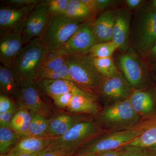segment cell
I'll return each instance as SVG.
<instances>
[{
    "instance_id": "1",
    "label": "cell",
    "mask_w": 156,
    "mask_h": 156,
    "mask_svg": "<svg viewBox=\"0 0 156 156\" xmlns=\"http://www.w3.org/2000/svg\"><path fill=\"white\" fill-rule=\"evenodd\" d=\"M85 22L84 20L73 19L64 14L50 17L39 38L47 51H57Z\"/></svg>"
},
{
    "instance_id": "2",
    "label": "cell",
    "mask_w": 156,
    "mask_h": 156,
    "mask_svg": "<svg viewBox=\"0 0 156 156\" xmlns=\"http://www.w3.org/2000/svg\"><path fill=\"white\" fill-rule=\"evenodd\" d=\"M46 51L39 38L23 47L11 68L20 85L35 82L39 64Z\"/></svg>"
},
{
    "instance_id": "3",
    "label": "cell",
    "mask_w": 156,
    "mask_h": 156,
    "mask_svg": "<svg viewBox=\"0 0 156 156\" xmlns=\"http://www.w3.org/2000/svg\"><path fill=\"white\" fill-rule=\"evenodd\" d=\"M99 129L95 124L89 121H82L73 126L61 136L50 137L49 147L65 152L69 156H74L86 141L95 136Z\"/></svg>"
},
{
    "instance_id": "4",
    "label": "cell",
    "mask_w": 156,
    "mask_h": 156,
    "mask_svg": "<svg viewBox=\"0 0 156 156\" xmlns=\"http://www.w3.org/2000/svg\"><path fill=\"white\" fill-rule=\"evenodd\" d=\"M73 82L82 89L93 90L100 87L105 77L95 68L89 55L67 56Z\"/></svg>"
},
{
    "instance_id": "5",
    "label": "cell",
    "mask_w": 156,
    "mask_h": 156,
    "mask_svg": "<svg viewBox=\"0 0 156 156\" xmlns=\"http://www.w3.org/2000/svg\"><path fill=\"white\" fill-rule=\"evenodd\" d=\"M140 134V131L135 129L114 132L92 142L86 143L77 151L76 156L121 148L128 145Z\"/></svg>"
},
{
    "instance_id": "6",
    "label": "cell",
    "mask_w": 156,
    "mask_h": 156,
    "mask_svg": "<svg viewBox=\"0 0 156 156\" xmlns=\"http://www.w3.org/2000/svg\"><path fill=\"white\" fill-rule=\"evenodd\" d=\"M99 119L107 127L124 128L136 124L140 116L132 108L128 98L112 104L104 110L99 115Z\"/></svg>"
},
{
    "instance_id": "7",
    "label": "cell",
    "mask_w": 156,
    "mask_h": 156,
    "mask_svg": "<svg viewBox=\"0 0 156 156\" xmlns=\"http://www.w3.org/2000/svg\"><path fill=\"white\" fill-rule=\"evenodd\" d=\"M134 44L141 54L148 53L156 41V12L147 10L136 18Z\"/></svg>"
},
{
    "instance_id": "8",
    "label": "cell",
    "mask_w": 156,
    "mask_h": 156,
    "mask_svg": "<svg viewBox=\"0 0 156 156\" xmlns=\"http://www.w3.org/2000/svg\"><path fill=\"white\" fill-rule=\"evenodd\" d=\"M96 43L93 25L85 22L57 51L66 56L87 55Z\"/></svg>"
},
{
    "instance_id": "9",
    "label": "cell",
    "mask_w": 156,
    "mask_h": 156,
    "mask_svg": "<svg viewBox=\"0 0 156 156\" xmlns=\"http://www.w3.org/2000/svg\"><path fill=\"white\" fill-rule=\"evenodd\" d=\"M37 5L24 7L5 6L1 8L0 9L1 36L14 33H22L27 19Z\"/></svg>"
},
{
    "instance_id": "10",
    "label": "cell",
    "mask_w": 156,
    "mask_h": 156,
    "mask_svg": "<svg viewBox=\"0 0 156 156\" xmlns=\"http://www.w3.org/2000/svg\"><path fill=\"white\" fill-rule=\"evenodd\" d=\"M99 88L104 97L114 103L128 99L132 93V86L120 73L104 79Z\"/></svg>"
},
{
    "instance_id": "11",
    "label": "cell",
    "mask_w": 156,
    "mask_h": 156,
    "mask_svg": "<svg viewBox=\"0 0 156 156\" xmlns=\"http://www.w3.org/2000/svg\"><path fill=\"white\" fill-rule=\"evenodd\" d=\"M35 83L42 92L52 98L66 93L95 97L91 93L78 87L73 81L68 80H42L36 81Z\"/></svg>"
},
{
    "instance_id": "12",
    "label": "cell",
    "mask_w": 156,
    "mask_h": 156,
    "mask_svg": "<svg viewBox=\"0 0 156 156\" xmlns=\"http://www.w3.org/2000/svg\"><path fill=\"white\" fill-rule=\"evenodd\" d=\"M22 33H14L1 36L0 62L5 67L11 69L23 48Z\"/></svg>"
},
{
    "instance_id": "13",
    "label": "cell",
    "mask_w": 156,
    "mask_h": 156,
    "mask_svg": "<svg viewBox=\"0 0 156 156\" xmlns=\"http://www.w3.org/2000/svg\"><path fill=\"white\" fill-rule=\"evenodd\" d=\"M119 62L125 79L132 87H138L144 76L143 69L138 58L134 54L126 53L121 56Z\"/></svg>"
},
{
    "instance_id": "14",
    "label": "cell",
    "mask_w": 156,
    "mask_h": 156,
    "mask_svg": "<svg viewBox=\"0 0 156 156\" xmlns=\"http://www.w3.org/2000/svg\"><path fill=\"white\" fill-rule=\"evenodd\" d=\"M17 99L20 108L26 109L34 113L40 112L44 106L37 90L35 82L21 84Z\"/></svg>"
},
{
    "instance_id": "15",
    "label": "cell",
    "mask_w": 156,
    "mask_h": 156,
    "mask_svg": "<svg viewBox=\"0 0 156 156\" xmlns=\"http://www.w3.org/2000/svg\"><path fill=\"white\" fill-rule=\"evenodd\" d=\"M118 14L113 10H107L99 15L93 24L96 41L98 43L112 41L113 30Z\"/></svg>"
},
{
    "instance_id": "16",
    "label": "cell",
    "mask_w": 156,
    "mask_h": 156,
    "mask_svg": "<svg viewBox=\"0 0 156 156\" xmlns=\"http://www.w3.org/2000/svg\"><path fill=\"white\" fill-rule=\"evenodd\" d=\"M130 15L127 11L118 14L113 30L112 41L123 50H127L129 41Z\"/></svg>"
},
{
    "instance_id": "17",
    "label": "cell",
    "mask_w": 156,
    "mask_h": 156,
    "mask_svg": "<svg viewBox=\"0 0 156 156\" xmlns=\"http://www.w3.org/2000/svg\"><path fill=\"white\" fill-rule=\"evenodd\" d=\"M50 143V137H23L8 154L18 156L21 154L40 152L48 147Z\"/></svg>"
},
{
    "instance_id": "18",
    "label": "cell",
    "mask_w": 156,
    "mask_h": 156,
    "mask_svg": "<svg viewBox=\"0 0 156 156\" xmlns=\"http://www.w3.org/2000/svg\"><path fill=\"white\" fill-rule=\"evenodd\" d=\"M81 122L79 117L74 115L61 114L53 117L49 120L48 137L61 136Z\"/></svg>"
},
{
    "instance_id": "19",
    "label": "cell",
    "mask_w": 156,
    "mask_h": 156,
    "mask_svg": "<svg viewBox=\"0 0 156 156\" xmlns=\"http://www.w3.org/2000/svg\"><path fill=\"white\" fill-rule=\"evenodd\" d=\"M0 88L2 95L18 98L20 85L11 69L0 65Z\"/></svg>"
},
{
    "instance_id": "20",
    "label": "cell",
    "mask_w": 156,
    "mask_h": 156,
    "mask_svg": "<svg viewBox=\"0 0 156 156\" xmlns=\"http://www.w3.org/2000/svg\"><path fill=\"white\" fill-rule=\"evenodd\" d=\"M129 100L132 108L138 115H148L153 110V99L150 94L145 91L135 90L131 93Z\"/></svg>"
},
{
    "instance_id": "21",
    "label": "cell",
    "mask_w": 156,
    "mask_h": 156,
    "mask_svg": "<svg viewBox=\"0 0 156 156\" xmlns=\"http://www.w3.org/2000/svg\"><path fill=\"white\" fill-rule=\"evenodd\" d=\"M67 108L72 112L87 113L92 115L96 114L99 110L95 97L78 95L73 96Z\"/></svg>"
},
{
    "instance_id": "22",
    "label": "cell",
    "mask_w": 156,
    "mask_h": 156,
    "mask_svg": "<svg viewBox=\"0 0 156 156\" xmlns=\"http://www.w3.org/2000/svg\"><path fill=\"white\" fill-rule=\"evenodd\" d=\"M67 58V56L57 51H46L39 64L36 80L38 76L43 73L61 67L66 62Z\"/></svg>"
},
{
    "instance_id": "23",
    "label": "cell",
    "mask_w": 156,
    "mask_h": 156,
    "mask_svg": "<svg viewBox=\"0 0 156 156\" xmlns=\"http://www.w3.org/2000/svg\"><path fill=\"white\" fill-rule=\"evenodd\" d=\"M32 115L26 109L20 108L14 114L11 122V128L20 136L24 137L27 134Z\"/></svg>"
},
{
    "instance_id": "24",
    "label": "cell",
    "mask_w": 156,
    "mask_h": 156,
    "mask_svg": "<svg viewBox=\"0 0 156 156\" xmlns=\"http://www.w3.org/2000/svg\"><path fill=\"white\" fill-rule=\"evenodd\" d=\"M20 136L11 128H0L1 156L9 154L19 141Z\"/></svg>"
},
{
    "instance_id": "25",
    "label": "cell",
    "mask_w": 156,
    "mask_h": 156,
    "mask_svg": "<svg viewBox=\"0 0 156 156\" xmlns=\"http://www.w3.org/2000/svg\"><path fill=\"white\" fill-rule=\"evenodd\" d=\"M49 126V120L40 114H34L32 115L28 132L24 137H48Z\"/></svg>"
},
{
    "instance_id": "26",
    "label": "cell",
    "mask_w": 156,
    "mask_h": 156,
    "mask_svg": "<svg viewBox=\"0 0 156 156\" xmlns=\"http://www.w3.org/2000/svg\"><path fill=\"white\" fill-rule=\"evenodd\" d=\"M92 13L81 0H69L64 14L73 19L85 20Z\"/></svg>"
},
{
    "instance_id": "27",
    "label": "cell",
    "mask_w": 156,
    "mask_h": 156,
    "mask_svg": "<svg viewBox=\"0 0 156 156\" xmlns=\"http://www.w3.org/2000/svg\"><path fill=\"white\" fill-rule=\"evenodd\" d=\"M156 144V124L148 128L126 146L145 148Z\"/></svg>"
},
{
    "instance_id": "28",
    "label": "cell",
    "mask_w": 156,
    "mask_h": 156,
    "mask_svg": "<svg viewBox=\"0 0 156 156\" xmlns=\"http://www.w3.org/2000/svg\"><path fill=\"white\" fill-rule=\"evenodd\" d=\"M119 47L112 41L96 43L89 51V56L93 58L112 57Z\"/></svg>"
},
{
    "instance_id": "29",
    "label": "cell",
    "mask_w": 156,
    "mask_h": 156,
    "mask_svg": "<svg viewBox=\"0 0 156 156\" xmlns=\"http://www.w3.org/2000/svg\"><path fill=\"white\" fill-rule=\"evenodd\" d=\"M92 58L96 69L104 76L111 77L120 73L112 57Z\"/></svg>"
},
{
    "instance_id": "30",
    "label": "cell",
    "mask_w": 156,
    "mask_h": 156,
    "mask_svg": "<svg viewBox=\"0 0 156 156\" xmlns=\"http://www.w3.org/2000/svg\"><path fill=\"white\" fill-rule=\"evenodd\" d=\"M66 80L72 81L67 60L61 67L43 73L37 76L36 81L42 80ZM35 81V82H36Z\"/></svg>"
},
{
    "instance_id": "31",
    "label": "cell",
    "mask_w": 156,
    "mask_h": 156,
    "mask_svg": "<svg viewBox=\"0 0 156 156\" xmlns=\"http://www.w3.org/2000/svg\"><path fill=\"white\" fill-rule=\"evenodd\" d=\"M69 0H48L46 1L50 17L64 14Z\"/></svg>"
},
{
    "instance_id": "32",
    "label": "cell",
    "mask_w": 156,
    "mask_h": 156,
    "mask_svg": "<svg viewBox=\"0 0 156 156\" xmlns=\"http://www.w3.org/2000/svg\"><path fill=\"white\" fill-rule=\"evenodd\" d=\"M42 1L40 0H7L4 1L6 6L11 7H24L36 5Z\"/></svg>"
},
{
    "instance_id": "33",
    "label": "cell",
    "mask_w": 156,
    "mask_h": 156,
    "mask_svg": "<svg viewBox=\"0 0 156 156\" xmlns=\"http://www.w3.org/2000/svg\"><path fill=\"white\" fill-rule=\"evenodd\" d=\"M74 94L72 93H66L53 98L54 103L58 107L61 108H68Z\"/></svg>"
},
{
    "instance_id": "34",
    "label": "cell",
    "mask_w": 156,
    "mask_h": 156,
    "mask_svg": "<svg viewBox=\"0 0 156 156\" xmlns=\"http://www.w3.org/2000/svg\"><path fill=\"white\" fill-rule=\"evenodd\" d=\"M17 109L15 107L11 110L0 113V127L11 128V122Z\"/></svg>"
},
{
    "instance_id": "35",
    "label": "cell",
    "mask_w": 156,
    "mask_h": 156,
    "mask_svg": "<svg viewBox=\"0 0 156 156\" xmlns=\"http://www.w3.org/2000/svg\"><path fill=\"white\" fill-rule=\"evenodd\" d=\"M122 148V156H147V154L143 148L135 147H124Z\"/></svg>"
},
{
    "instance_id": "36",
    "label": "cell",
    "mask_w": 156,
    "mask_h": 156,
    "mask_svg": "<svg viewBox=\"0 0 156 156\" xmlns=\"http://www.w3.org/2000/svg\"><path fill=\"white\" fill-rule=\"evenodd\" d=\"M15 107L14 104L8 96L1 94L0 96V113L9 111Z\"/></svg>"
},
{
    "instance_id": "37",
    "label": "cell",
    "mask_w": 156,
    "mask_h": 156,
    "mask_svg": "<svg viewBox=\"0 0 156 156\" xmlns=\"http://www.w3.org/2000/svg\"><path fill=\"white\" fill-rule=\"evenodd\" d=\"M37 156H70L63 151L48 147L39 152Z\"/></svg>"
},
{
    "instance_id": "38",
    "label": "cell",
    "mask_w": 156,
    "mask_h": 156,
    "mask_svg": "<svg viewBox=\"0 0 156 156\" xmlns=\"http://www.w3.org/2000/svg\"><path fill=\"white\" fill-rule=\"evenodd\" d=\"M114 1L111 0H96V11H100L112 5Z\"/></svg>"
},
{
    "instance_id": "39",
    "label": "cell",
    "mask_w": 156,
    "mask_h": 156,
    "mask_svg": "<svg viewBox=\"0 0 156 156\" xmlns=\"http://www.w3.org/2000/svg\"><path fill=\"white\" fill-rule=\"evenodd\" d=\"M122 148L114 150L106 151L98 153L97 156H122Z\"/></svg>"
},
{
    "instance_id": "40",
    "label": "cell",
    "mask_w": 156,
    "mask_h": 156,
    "mask_svg": "<svg viewBox=\"0 0 156 156\" xmlns=\"http://www.w3.org/2000/svg\"><path fill=\"white\" fill-rule=\"evenodd\" d=\"M92 12L96 11V0H81Z\"/></svg>"
},
{
    "instance_id": "41",
    "label": "cell",
    "mask_w": 156,
    "mask_h": 156,
    "mask_svg": "<svg viewBox=\"0 0 156 156\" xmlns=\"http://www.w3.org/2000/svg\"><path fill=\"white\" fill-rule=\"evenodd\" d=\"M143 2L142 0H126V3L130 9H134L137 8Z\"/></svg>"
},
{
    "instance_id": "42",
    "label": "cell",
    "mask_w": 156,
    "mask_h": 156,
    "mask_svg": "<svg viewBox=\"0 0 156 156\" xmlns=\"http://www.w3.org/2000/svg\"><path fill=\"white\" fill-rule=\"evenodd\" d=\"M149 56L151 59H156V41L148 53Z\"/></svg>"
},
{
    "instance_id": "43",
    "label": "cell",
    "mask_w": 156,
    "mask_h": 156,
    "mask_svg": "<svg viewBox=\"0 0 156 156\" xmlns=\"http://www.w3.org/2000/svg\"><path fill=\"white\" fill-rule=\"evenodd\" d=\"M39 152L21 154L18 156H37Z\"/></svg>"
},
{
    "instance_id": "44",
    "label": "cell",
    "mask_w": 156,
    "mask_h": 156,
    "mask_svg": "<svg viewBox=\"0 0 156 156\" xmlns=\"http://www.w3.org/2000/svg\"><path fill=\"white\" fill-rule=\"evenodd\" d=\"M97 154L95 153H89L84 154L81 155L77 156H97Z\"/></svg>"
},
{
    "instance_id": "45",
    "label": "cell",
    "mask_w": 156,
    "mask_h": 156,
    "mask_svg": "<svg viewBox=\"0 0 156 156\" xmlns=\"http://www.w3.org/2000/svg\"><path fill=\"white\" fill-rule=\"evenodd\" d=\"M151 151L155 152L156 153V144H154L153 145L151 146L150 147H148Z\"/></svg>"
},
{
    "instance_id": "46",
    "label": "cell",
    "mask_w": 156,
    "mask_h": 156,
    "mask_svg": "<svg viewBox=\"0 0 156 156\" xmlns=\"http://www.w3.org/2000/svg\"><path fill=\"white\" fill-rule=\"evenodd\" d=\"M152 5L154 9V11L156 12V0H154L153 1Z\"/></svg>"
},
{
    "instance_id": "47",
    "label": "cell",
    "mask_w": 156,
    "mask_h": 156,
    "mask_svg": "<svg viewBox=\"0 0 156 156\" xmlns=\"http://www.w3.org/2000/svg\"><path fill=\"white\" fill-rule=\"evenodd\" d=\"M1 156H15V155H11V154H6V155H2Z\"/></svg>"
},
{
    "instance_id": "48",
    "label": "cell",
    "mask_w": 156,
    "mask_h": 156,
    "mask_svg": "<svg viewBox=\"0 0 156 156\" xmlns=\"http://www.w3.org/2000/svg\"><path fill=\"white\" fill-rule=\"evenodd\" d=\"M147 156H156V154H148Z\"/></svg>"
},
{
    "instance_id": "49",
    "label": "cell",
    "mask_w": 156,
    "mask_h": 156,
    "mask_svg": "<svg viewBox=\"0 0 156 156\" xmlns=\"http://www.w3.org/2000/svg\"><path fill=\"white\" fill-rule=\"evenodd\" d=\"M77 156L76 155V156Z\"/></svg>"
}]
</instances>
